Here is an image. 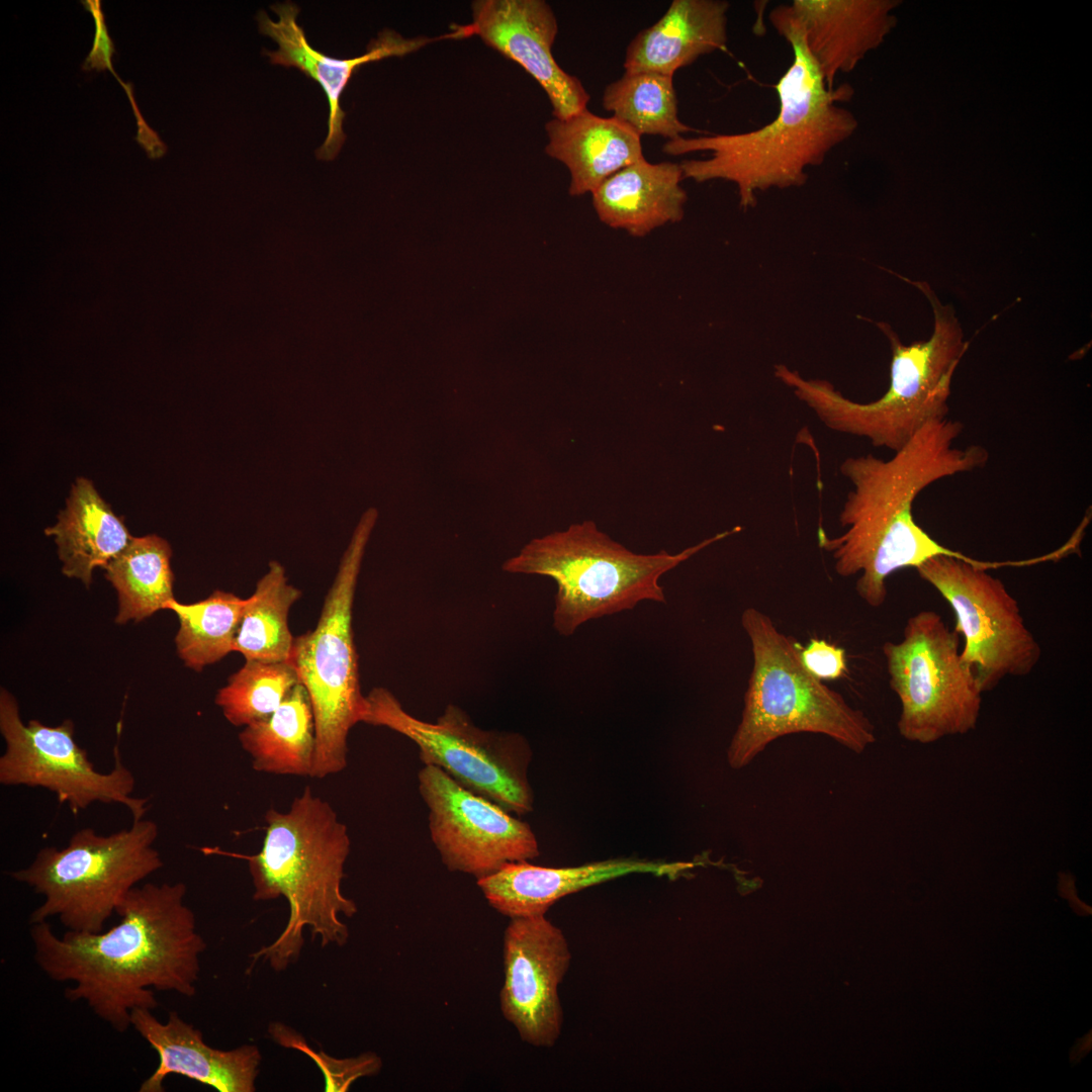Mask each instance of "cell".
<instances>
[{
    "label": "cell",
    "mask_w": 1092,
    "mask_h": 1092,
    "mask_svg": "<svg viewBox=\"0 0 1092 1092\" xmlns=\"http://www.w3.org/2000/svg\"><path fill=\"white\" fill-rule=\"evenodd\" d=\"M418 783L429 810L431 839L450 872L478 880L509 862L540 854L527 822L464 788L440 767L424 765Z\"/></svg>",
    "instance_id": "5bb4252c"
},
{
    "label": "cell",
    "mask_w": 1092,
    "mask_h": 1092,
    "mask_svg": "<svg viewBox=\"0 0 1092 1092\" xmlns=\"http://www.w3.org/2000/svg\"><path fill=\"white\" fill-rule=\"evenodd\" d=\"M769 19L793 52L791 66L775 85L780 100L777 116L750 131L679 136L662 147L671 156L711 152L708 159L679 163L684 179L734 183L744 210L756 205L759 191L804 185L806 169L820 166L857 126L852 113L837 104L848 100L852 89L846 84L826 86L786 4L775 7Z\"/></svg>",
    "instance_id": "3957f363"
},
{
    "label": "cell",
    "mask_w": 1092,
    "mask_h": 1092,
    "mask_svg": "<svg viewBox=\"0 0 1092 1092\" xmlns=\"http://www.w3.org/2000/svg\"><path fill=\"white\" fill-rule=\"evenodd\" d=\"M74 728L69 719L58 726L35 719L25 724L16 699L2 688L0 732L5 751L0 756V784L47 789L75 815L98 802L126 807L133 821L145 818L148 799L132 796L135 779L117 748L113 768L100 772L76 742Z\"/></svg>",
    "instance_id": "4fadbf2b"
},
{
    "label": "cell",
    "mask_w": 1092,
    "mask_h": 1092,
    "mask_svg": "<svg viewBox=\"0 0 1092 1092\" xmlns=\"http://www.w3.org/2000/svg\"><path fill=\"white\" fill-rule=\"evenodd\" d=\"M362 722L386 727L413 741L424 765L443 769L458 784L510 813L533 810L534 795L528 781L532 751L516 732L484 730L460 707L450 704L435 722L404 710L385 688L366 696Z\"/></svg>",
    "instance_id": "30bf717a"
},
{
    "label": "cell",
    "mask_w": 1092,
    "mask_h": 1092,
    "mask_svg": "<svg viewBox=\"0 0 1092 1092\" xmlns=\"http://www.w3.org/2000/svg\"><path fill=\"white\" fill-rule=\"evenodd\" d=\"M239 741L257 771L310 777L316 740L305 688L298 682L273 714L245 726Z\"/></svg>",
    "instance_id": "d4e9b609"
},
{
    "label": "cell",
    "mask_w": 1092,
    "mask_h": 1092,
    "mask_svg": "<svg viewBox=\"0 0 1092 1092\" xmlns=\"http://www.w3.org/2000/svg\"><path fill=\"white\" fill-rule=\"evenodd\" d=\"M298 682L290 662L246 660L217 691L214 703L232 725L245 727L273 714Z\"/></svg>",
    "instance_id": "f546056e"
},
{
    "label": "cell",
    "mask_w": 1092,
    "mask_h": 1092,
    "mask_svg": "<svg viewBox=\"0 0 1092 1092\" xmlns=\"http://www.w3.org/2000/svg\"><path fill=\"white\" fill-rule=\"evenodd\" d=\"M697 863L613 858L577 867L550 868L528 861L509 862L476 880L487 903L512 918L545 915L561 898L630 874L677 878Z\"/></svg>",
    "instance_id": "d6986e66"
},
{
    "label": "cell",
    "mask_w": 1092,
    "mask_h": 1092,
    "mask_svg": "<svg viewBox=\"0 0 1092 1092\" xmlns=\"http://www.w3.org/2000/svg\"><path fill=\"white\" fill-rule=\"evenodd\" d=\"M800 658L806 669L820 680H834L846 672L845 650L824 639L812 638L801 648Z\"/></svg>",
    "instance_id": "1f68e13d"
},
{
    "label": "cell",
    "mask_w": 1092,
    "mask_h": 1092,
    "mask_svg": "<svg viewBox=\"0 0 1092 1092\" xmlns=\"http://www.w3.org/2000/svg\"><path fill=\"white\" fill-rule=\"evenodd\" d=\"M44 533L55 538L63 573L86 586L94 569L105 568L132 538L123 520L84 477L76 479L58 522Z\"/></svg>",
    "instance_id": "cb8c5ba5"
},
{
    "label": "cell",
    "mask_w": 1092,
    "mask_h": 1092,
    "mask_svg": "<svg viewBox=\"0 0 1092 1092\" xmlns=\"http://www.w3.org/2000/svg\"><path fill=\"white\" fill-rule=\"evenodd\" d=\"M158 835L156 822L143 818L111 834L84 827L65 847L39 849L27 867L9 874L43 898L29 924L57 917L69 931H103L123 897L163 867L154 846Z\"/></svg>",
    "instance_id": "ba28073f"
},
{
    "label": "cell",
    "mask_w": 1092,
    "mask_h": 1092,
    "mask_svg": "<svg viewBox=\"0 0 1092 1092\" xmlns=\"http://www.w3.org/2000/svg\"><path fill=\"white\" fill-rule=\"evenodd\" d=\"M912 283L932 307L933 331L928 340L905 345L888 324L877 323L892 352L890 383L878 399L857 402L825 379L775 366V376L828 429L894 452L928 422L946 418L953 374L969 347L952 306L942 304L928 283Z\"/></svg>",
    "instance_id": "5b68a950"
},
{
    "label": "cell",
    "mask_w": 1092,
    "mask_h": 1092,
    "mask_svg": "<svg viewBox=\"0 0 1092 1092\" xmlns=\"http://www.w3.org/2000/svg\"><path fill=\"white\" fill-rule=\"evenodd\" d=\"M963 429L948 418L930 421L889 459L868 454L841 463L840 472L852 484L838 516L845 531L830 537L820 527L817 540L838 575L860 574L855 590L870 607L885 604L887 579L900 569H916L941 555L972 559L932 538L912 513L918 494L932 483L988 463L983 446H953Z\"/></svg>",
    "instance_id": "7a4b0ae2"
},
{
    "label": "cell",
    "mask_w": 1092,
    "mask_h": 1092,
    "mask_svg": "<svg viewBox=\"0 0 1092 1092\" xmlns=\"http://www.w3.org/2000/svg\"><path fill=\"white\" fill-rule=\"evenodd\" d=\"M729 7L724 0H673L662 17L630 41L625 71L673 76L701 56L725 50Z\"/></svg>",
    "instance_id": "7402d4cb"
},
{
    "label": "cell",
    "mask_w": 1092,
    "mask_h": 1092,
    "mask_svg": "<svg viewBox=\"0 0 1092 1092\" xmlns=\"http://www.w3.org/2000/svg\"><path fill=\"white\" fill-rule=\"evenodd\" d=\"M268 1032L278 1044L296 1049L314 1061L324 1074L327 1092H346L356 1080L376 1075L382 1067L381 1058L372 1052L346 1059L330 1057L322 1051L315 1052L296 1031L282 1023H271Z\"/></svg>",
    "instance_id": "4dcf8cb0"
},
{
    "label": "cell",
    "mask_w": 1092,
    "mask_h": 1092,
    "mask_svg": "<svg viewBox=\"0 0 1092 1092\" xmlns=\"http://www.w3.org/2000/svg\"><path fill=\"white\" fill-rule=\"evenodd\" d=\"M471 34L519 64L544 89L554 118L586 109L590 99L582 83L557 64L552 46L557 19L543 0H478L472 4Z\"/></svg>",
    "instance_id": "2e32d148"
},
{
    "label": "cell",
    "mask_w": 1092,
    "mask_h": 1092,
    "mask_svg": "<svg viewBox=\"0 0 1092 1092\" xmlns=\"http://www.w3.org/2000/svg\"><path fill=\"white\" fill-rule=\"evenodd\" d=\"M171 555L169 543L157 535L132 537L105 566L117 594V624L143 621L175 599Z\"/></svg>",
    "instance_id": "484cf974"
},
{
    "label": "cell",
    "mask_w": 1092,
    "mask_h": 1092,
    "mask_svg": "<svg viewBox=\"0 0 1092 1092\" xmlns=\"http://www.w3.org/2000/svg\"><path fill=\"white\" fill-rule=\"evenodd\" d=\"M301 592L288 583L284 568L271 562L257 582L240 622L234 651L246 660L290 661L294 643L288 625L292 605Z\"/></svg>",
    "instance_id": "4316f807"
},
{
    "label": "cell",
    "mask_w": 1092,
    "mask_h": 1092,
    "mask_svg": "<svg viewBox=\"0 0 1092 1092\" xmlns=\"http://www.w3.org/2000/svg\"><path fill=\"white\" fill-rule=\"evenodd\" d=\"M130 1023L159 1058L155 1071L141 1084L140 1092H163L172 1074L184 1076L219 1092H254L262 1060L255 1044L218 1050L205 1043L202 1032L176 1011L165 1022L152 1010L131 1011Z\"/></svg>",
    "instance_id": "ac0fdd59"
},
{
    "label": "cell",
    "mask_w": 1092,
    "mask_h": 1092,
    "mask_svg": "<svg viewBox=\"0 0 1092 1092\" xmlns=\"http://www.w3.org/2000/svg\"><path fill=\"white\" fill-rule=\"evenodd\" d=\"M741 530L736 526L717 533L675 554H638L586 520L532 539L505 561L503 570L552 578L557 585L553 627L570 636L587 621L633 610L643 601L665 604L659 584L664 573Z\"/></svg>",
    "instance_id": "8992f818"
},
{
    "label": "cell",
    "mask_w": 1092,
    "mask_h": 1092,
    "mask_svg": "<svg viewBox=\"0 0 1092 1092\" xmlns=\"http://www.w3.org/2000/svg\"><path fill=\"white\" fill-rule=\"evenodd\" d=\"M570 961L565 935L545 915L510 919L503 939L499 1008L524 1042L552 1048L558 1040L563 1023L559 985Z\"/></svg>",
    "instance_id": "9a60e30c"
},
{
    "label": "cell",
    "mask_w": 1092,
    "mask_h": 1092,
    "mask_svg": "<svg viewBox=\"0 0 1092 1092\" xmlns=\"http://www.w3.org/2000/svg\"><path fill=\"white\" fill-rule=\"evenodd\" d=\"M184 883H146L132 888L106 931L67 930L57 935L49 921L30 924L33 960L51 980L70 982L65 998L84 1002L117 1032L131 1026V1011L155 1010L154 991L196 993L206 942L186 905Z\"/></svg>",
    "instance_id": "6da1fadb"
},
{
    "label": "cell",
    "mask_w": 1092,
    "mask_h": 1092,
    "mask_svg": "<svg viewBox=\"0 0 1092 1092\" xmlns=\"http://www.w3.org/2000/svg\"><path fill=\"white\" fill-rule=\"evenodd\" d=\"M677 163L640 159L607 178L592 192L593 205L606 225L644 237L685 215L688 195Z\"/></svg>",
    "instance_id": "44dd1931"
},
{
    "label": "cell",
    "mask_w": 1092,
    "mask_h": 1092,
    "mask_svg": "<svg viewBox=\"0 0 1092 1092\" xmlns=\"http://www.w3.org/2000/svg\"><path fill=\"white\" fill-rule=\"evenodd\" d=\"M1028 562H984L936 556L916 568L954 612V631L963 635L962 660L975 671L983 693L1007 676H1025L1041 658V647L1026 627L1016 599L1000 578L987 572L1001 565Z\"/></svg>",
    "instance_id": "7c38bea8"
},
{
    "label": "cell",
    "mask_w": 1092,
    "mask_h": 1092,
    "mask_svg": "<svg viewBox=\"0 0 1092 1092\" xmlns=\"http://www.w3.org/2000/svg\"><path fill=\"white\" fill-rule=\"evenodd\" d=\"M786 6L829 89L834 88L835 76L853 70L888 28L885 3L794 0Z\"/></svg>",
    "instance_id": "ffe728a7"
},
{
    "label": "cell",
    "mask_w": 1092,
    "mask_h": 1092,
    "mask_svg": "<svg viewBox=\"0 0 1092 1092\" xmlns=\"http://www.w3.org/2000/svg\"><path fill=\"white\" fill-rule=\"evenodd\" d=\"M548 156L570 173L569 194L592 193L607 178L643 159L641 136L616 117H603L587 108L545 125Z\"/></svg>",
    "instance_id": "603a6c76"
},
{
    "label": "cell",
    "mask_w": 1092,
    "mask_h": 1092,
    "mask_svg": "<svg viewBox=\"0 0 1092 1092\" xmlns=\"http://www.w3.org/2000/svg\"><path fill=\"white\" fill-rule=\"evenodd\" d=\"M84 7L92 13L96 23L95 41L87 57L83 70L98 71L105 70L110 62L111 56L114 52L111 38L108 36L107 29L104 23V16L100 9L99 1H82Z\"/></svg>",
    "instance_id": "d6a6232c"
},
{
    "label": "cell",
    "mask_w": 1092,
    "mask_h": 1092,
    "mask_svg": "<svg viewBox=\"0 0 1092 1092\" xmlns=\"http://www.w3.org/2000/svg\"><path fill=\"white\" fill-rule=\"evenodd\" d=\"M246 604L247 599L220 589L192 604L167 603L165 609L179 620L175 645L187 667L201 671L234 651Z\"/></svg>",
    "instance_id": "83f0119b"
},
{
    "label": "cell",
    "mask_w": 1092,
    "mask_h": 1092,
    "mask_svg": "<svg viewBox=\"0 0 1092 1092\" xmlns=\"http://www.w3.org/2000/svg\"><path fill=\"white\" fill-rule=\"evenodd\" d=\"M376 519L374 509L362 516L316 626L294 638L289 662L308 694L314 717L316 745L310 776L314 779L346 768L349 732L362 722L365 712L352 618L358 576Z\"/></svg>",
    "instance_id": "9c48e42d"
},
{
    "label": "cell",
    "mask_w": 1092,
    "mask_h": 1092,
    "mask_svg": "<svg viewBox=\"0 0 1092 1092\" xmlns=\"http://www.w3.org/2000/svg\"><path fill=\"white\" fill-rule=\"evenodd\" d=\"M603 106L640 136L660 135L669 140L696 131L678 117L673 76L649 71H625L606 86Z\"/></svg>",
    "instance_id": "f1b7e54d"
},
{
    "label": "cell",
    "mask_w": 1092,
    "mask_h": 1092,
    "mask_svg": "<svg viewBox=\"0 0 1092 1092\" xmlns=\"http://www.w3.org/2000/svg\"><path fill=\"white\" fill-rule=\"evenodd\" d=\"M265 822L260 851L233 855L248 862L254 900L283 897L288 903L283 930L273 942L250 954V968L263 961L280 972L298 960L305 928L311 940L320 938L323 947L346 944L349 929L341 916L351 918L358 908L342 891L351 846L348 828L327 801L306 787L288 811L270 808Z\"/></svg>",
    "instance_id": "277c9868"
},
{
    "label": "cell",
    "mask_w": 1092,
    "mask_h": 1092,
    "mask_svg": "<svg viewBox=\"0 0 1092 1092\" xmlns=\"http://www.w3.org/2000/svg\"><path fill=\"white\" fill-rule=\"evenodd\" d=\"M741 625L753 662L741 721L727 751L732 768L746 766L770 742L793 733L823 734L855 753L876 741L870 719L806 669L802 646L769 616L748 607Z\"/></svg>",
    "instance_id": "52a82bcc"
},
{
    "label": "cell",
    "mask_w": 1092,
    "mask_h": 1092,
    "mask_svg": "<svg viewBox=\"0 0 1092 1092\" xmlns=\"http://www.w3.org/2000/svg\"><path fill=\"white\" fill-rule=\"evenodd\" d=\"M271 9L278 15L277 21L271 20L264 11L257 14V21L259 31L274 39L278 50H264L263 53L274 65L298 69L317 82L326 93L330 109L328 134L315 152L316 158L324 161L334 160L346 140L343 131L346 113L341 108L340 99L360 66L388 57H401L430 42L467 37L462 25H457L450 32L437 37L414 38H404L394 30L386 28L370 41L364 55L352 59H338L314 50L308 43L303 28L297 23L299 8L296 4L284 2L272 5Z\"/></svg>",
    "instance_id": "e0dca14e"
},
{
    "label": "cell",
    "mask_w": 1092,
    "mask_h": 1092,
    "mask_svg": "<svg viewBox=\"0 0 1092 1092\" xmlns=\"http://www.w3.org/2000/svg\"><path fill=\"white\" fill-rule=\"evenodd\" d=\"M900 642H886L889 684L901 712L900 735L929 744L976 729L982 690L974 669L961 658L959 634L935 611L911 616Z\"/></svg>",
    "instance_id": "8fae6325"
}]
</instances>
